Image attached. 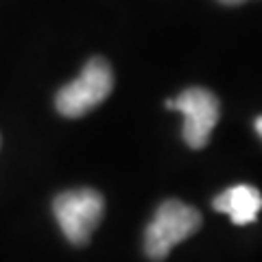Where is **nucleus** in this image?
I'll use <instances>...</instances> for the list:
<instances>
[{
	"instance_id": "obj_1",
	"label": "nucleus",
	"mask_w": 262,
	"mask_h": 262,
	"mask_svg": "<svg viewBox=\"0 0 262 262\" xmlns=\"http://www.w3.org/2000/svg\"><path fill=\"white\" fill-rule=\"evenodd\" d=\"M201 212L179 199H168L155 212L144 232V253L153 262L168 258L175 245L184 243L201 229Z\"/></svg>"
},
{
	"instance_id": "obj_2",
	"label": "nucleus",
	"mask_w": 262,
	"mask_h": 262,
	"mask_svg": "<svg viewBox=\"0 0 262 262\" xmlns=\"http://www.w3.org/2000/svg\"><path fill=\"white\" fill-rule=\"evenodd\" d=\"M114 90V70L103 57H92L81 75L55 96V107L66 118H81L96 110Z\"/></svg>"
},
{
	"instance_id": "obj_3",
	"label": "nucleus",
	"mask_w": 262,
	"mask_h": 262,
	"mask_svg": "<svg viewBox=\"0 0 262 262\" xmlns=\"http://www.w3.org/2000/svg\"><path fill=\"white\" fill-rule=\"evenodd\" d=\"M53 214L70 245L83 247L103 221L105 199L94 188H75L53 199Z\"/></svg>"
},
{
	"instance_id": "obj_4",
	"label": "nucleus",
	"mask_w": 262,
	"mask_h": 262,
	"mask_svg": "<svg viewBox=\"0 0 262 262\" xmlns=\"http://www.w3.org/2000/svg\"><path fill=\"white\" fill-rule=\"evenodd\" d=\"M168 110H177L184 114V140L190 149H203L210 142V136L214 131L219 116H221V103L214 92L208 88H186L182 94L164 103Z\"/></svg>"
},
{
	"instance_id": "obj_5",
	"label": "nucleus",
	"mask_w": 262,
	"mask_h": 262,
	"mask_svg": "<svg viewBox=\"0 0 262 262\" xmlns=\"http://www.w3.org/2000/svg\"><path fill=\"white\" fill-rule=\"evenodd\" d=\"M212 208L227 214L236 225H249L256 223L258 212L262 210V194L258 188L249 184H238L216 194L212 201Z\"/></svg>"
},
{
	"instance_id": "obj_6",
	"label": "nucleus",
	"mask_w": 262,
	"mask_h": 262,
	"mask_svg": "<svg viewBox=\"0 0 262 262\" xmlns=\"http://www.w3.org/2000/svg\"><path fill=\"white\" fill-rule=\"evenodd\" d=\"M219 3H223V5H243L245 0H219Z\"/></svg>"
},
{
	"instance_id": "obj_7",
	"label": "nucleus",
	"mask_w": 262,
	"mask_h": 262,
	"mask_svg": "<svg viewBox=\"0 0 262 262\" xmlns=\"http://www.w3.org/2000/svg\"><path fill=\"white\" fill-rule=\"evenodd\" d=\"M256 131L262 136V116H260V118H256Z\"/></svg>"
},
{
	"instance_id": "obj_8",
	"label": "nucleus",
	"mask_w": 262,
	"mask_h": 262,
	"mask_svg": "<svg viewBox=\"0 0 262 262\" xmlns=\"http://www.w3.org/2000/svg\"><path fill=\"white\" fill-rule=\"evenodd\" d=\"M0 142H3V138H0Z\"/></svg>"
}]
</instances>
